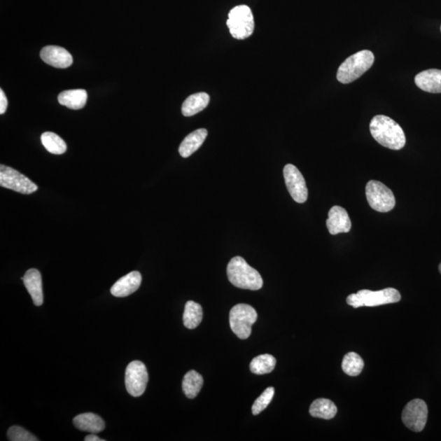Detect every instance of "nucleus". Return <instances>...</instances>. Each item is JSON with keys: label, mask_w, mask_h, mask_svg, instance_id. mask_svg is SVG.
<instances>
[{"label": "nucleus", "mask_w": 441, "mask_h": 441, "mask_svg": "<svg viewBox=\"0 0 441 441\" xmlns=\"http://www.w3.org/2000/svg\"><path fill=\"white\" fill-rule=\"evenodd\" d=\"M370 130L372 137L386 148L399 150L405 146L406 139L403 130L388 116L376 115L372 118Z\"/></svg>", "instance_id": "f257e3e1"}, {"label": "nucleus", "mask_w": 441, "mask_h": 441, "mask_svg": "<svg viewBox=\"0 0 441 441\" xmlns=\"http://www.w3.org/2000/svg\"><path fill=\"white\" fill-rule=\"evenodd\" d=\"M227 276L230 282L239 288L258 290L263 286L261 274L241 257L230 260L227 266Z\"/></svg>", "instance_id": "f03ea898"}, {"label": "nucleus", "mask_w": 441, "mask_h": 441, "mask_svg": "<svg viewBox=\"0 0 441 441\" xmlns=\"http://www.w3.org/2000/svg\"><path fill=\"white\" fill-rule=\"evenodd\" d=\"M374 62V53L370 50H362L353 54L338 68L337 80L342 83L354 82L370 70Z\"/></svg>", "instance_id": "7ed1b4c3"}, {"label": "nucleus", "mask_w": 441, "mask_h": 441, "mask_svg": "<svg viewBox=\"0 0 441 441\" xmlns=\"http://www.w3.org/2000/svg\"><path fill=\"white\" fill-rule=\"evenodd\" d=\"M400 293L397 289L387 288L379 291H371L368 289L350 294L346 298L348 305L354 308L361 307H377L385 304L396 303L400 301Z\"/></svg>", "instance_id": "20e7f679"}, {"label": "nucleus", "mask_w": 441, "mask_h": 441, "mask_svg": "<svg viewBox=\"0 0 441 441\" xmlns=\"http://www.w3.org/2000/svg\"><path fill=\"white\" fill-rule=\"evenodd\" d=\"M232 37L239 41L251 36L254 31V18L247 5H239L230 10L227 22Z\"/></svg>", "instance_id": "39448f33"}, {"label": "nucleus", "mask_w": 441, "mask_h": 441, "mask_svg": "<svg viewBox=\"0 0 441 441\" xmlns=\"http://www.w3.org/2000/svg\"><path fill=\"white\" fill-rule=\"evenodd\" d=\"M257 320L256 310L247 304H238L230 312V328L240 340H247L249 337L252 326Z\"/></svg>", "instance_id": "423d86ee"}, {"label": "nucleus", "mask_w": 441, "mask_h": 441, "mask_svg": "<svg viewBox=\"0 0 441 441\" xmlns=\"http://www.w3.org/2000/svg\"><path fill=\"white\" fill-rule=\"evenodd\" d=\"M365 192L368 203L377 212L387 213L395 208L396 198L393 192L381 181H370L366 185Z\"/></svg>", "instance_id": "0eeeda50"}, {"label": "nucleus", "mask_w": 441, "mask_h": 441, "mask_svg": "<svg viewBox=\"0 0 441 441\" xmlns=\"http://www.w3.org/2000/svg\"><path fill=\"white\" fill-rule=\"evenodd\" d=\"M0 186L24 195H29L38 190V186L26 176L6 165H0Z\"/></svg>", "instance_id": "6e6552de"}, {"label": "nucleus", "mask_w": 441, "mask_h": 441, "mask_svg": "<svg viewBox=\"0 0 441 441\" xmlns=\"http://www.w3.org/2000/svg\"><path fill=\"white\" fill-rule=\"evenodd\" d=\"M148 372L146 367L139 360L130 363L126 368L125 386L127 391L134 397L144 395L148 384Z\"/></svg>", "instance_id": "1a4fd4ad"}, {"label": "nucleus", "mask_w": 441, "mask_h": 441, "mask_svg": "<svg viewBox=\"0 0 441 441\" xmlns=\"http://www.w3.org/2000/svg\"><path fill=\"white\" fill-rule=\"evenodd\" d=\"M428 409L425 401L415 399L406 405L402 413V421L409 429L420 433L428 421Z\"/></svg>", "instance_id": "9d476101"}, {"label": "nucleus", "mask_w": 441, "mask_h": 441, "mask_svg": "<svg viewBox=\"0 0 441 441\" xmlns=\"http://www.w3.org/2000/svg\"><path fill=\"white\" fill-rule=\"evenodd\" d=\"M284 178L291 197L297 203H305L308 198L306 181L296 166L288 164L284 166Z\"/></svg>", "instance_id": "9b49d317"}, {"label": "nucleus", "mask_w": 441, "mask_h": 441, "mask_svg": "<svg viewBox=\"0 0 441 441\" xmlns=\"http://www.w3.org/2000/svg\"><path fill=\"white\" fill-rule=\"evenodd\" d=\"M328 232L332 235L349 232L351 229V220L346 210L340 206H333L328 212L326 220Z\"/></svg>", "instance_id": "f8f14e48"}, {"label": "nucleus", "mask_w": 441, "mask_h": 441, "mask_svg": "<svg viewBox=\"0 0 441 441\" xmlns=\"http://www.w3.org/2000/svg\"><path fill=\"white\" fill-rule=\"evenodd\" d=\"M42 60L53 67L65 69L71 66L73 57L66 49L58 46L44 47L41 52Z\"/></svg>", "instance_id": "ddd939ff"}, {"label": "nucleus", "mask_w": 441, "mask_h": 441, "mask_svg": "<svg viewBox=\"0 0 441 441\" xmlns=\"http://www.w3.org/2000/svg\"><path fill=\"white\" fill-rule=\"evenodd\" d=\"M141 284V274L139 272H132L122 276L111 288L113 296L125 298L131 295L139 288Z\"/></svg>", "instance_id": "4468645a"}, {"label": "nucleus", "mask_w": 441, "mask_h": 441, "mask_svg": "<svg viewBox=\"0 0 441 441\" xmlns=\"http://www.w3.org/2000/svg\"><path fill=\"white\" fill-rule=\"evenodd\" d=\"M34 305L41 307L43 303L42 276L37 269H29L22 277Z\"/></svg>", "instance_id": "2eb2a0df"}, {"label": "nucleus", "mask_w": 441, "mask_h": 441, "mask_svg": "<svg viewBox=\"0 0 441 441\" xmlns=\"http://www.w3.org/2000/svg\"><path fill=\"white\" fill-rule=\"evenodd\" d=\"M416 85L420 90L430 93H441V70L430 69L415 76Z\"/></svg>", "instance_id": "dca6fc26"}, {"label": "nucleus", "mask_w": 441, "mask_h": 441, "mask_svg": "<svg viewBox=\"0 0 441 441\" xmlns=\"http://www.w3.org/2000/svg\"><path fill=\"white\" fill-rule=\"evenodd\" d=\"M76 428L85 433H99L105 429V421L98 416L92 413L78 414L73 419Z\"/></svg>", "instance_id": "f3484780"}, {"label": "nucleus", "mask_w": 441, "mask_h": 441, "mask_svg": "<svg viewBox=\"0 0 441 441\" xmlns=\"http://www.w3.org/2000/svg\"><path fill=\"white\" fill-rule=\"evenodd\" d=\"M207 136L208 131L205 129L195 130L186 136L179 146L178 150L181 156L183 158H188L194 154L203 145Z\"/></svg>", "instance_id": "a211bd4d"}, {"label": "nucleus", "mask_w": 441, "mask_h": 441, "mask_svg": "<svg viewBox=\"0 0 441 441\" xmlns=\"http://www.w3.org/2000/svg\"><path fill=\"white\" fill-rule=\"evenodd\" d=\"M209 101L210 97L207 93H195L186 98L181 107V112L184 116H193L204 110L208 106Z\"/></svg>", "instance_id": "6ab92c4d"}, {"label": "nucleus", "mask_w": 441, "mask_h": 441, "mask_svg": "<svg viewBox=\"0 0 441 441\" xmlns=\"http://www.w3.org/2000/svg\"><path fill=\"white\" fill-rule=\"evenodd\" d=\"M58 102L72 110H80L85 107L88 100V93L85 90L64 91L58 95Z\"/></svg>", "instance_id": "aec40b11"}, {"label": "nucleus", "mask_w": 441, "mask_h": 441, "mask_svg": "<svg viewBox=\"0 0 441 441\" xmlns=\"http://www.w3.org/2000/svg\"><path fill=\"white\" fill-rule=\"evenodd\" d=\"M309 412L315 418L328 420L335 418L337 409L330 400L321 398L313 402Z\"/></svg>", "instance_id": "412c9836"}, {"label": "nucleus", "mask_w": 441, "mask_h": 441, "mask_svg": "<svg viewBox=\"0 0 441 441\" xmlns=\"http://www.w3.org/2000/svg\"><path fill=\"white\" fill-rule=\"evenodd\" d=\"M204 384L203 377L195 370L186 372L183 380V390L186 397L194 399L198 396Z\"/></svg>", "instance_id": "4be33fe9"}, {"label": "nucleus", "mask_w": 441, "mask_h": 441, "mask_svg": "<svg viewBox=\"0 0 441 441\" xmlns=\"http://www.w3.org/2000/svg\"><path fill=\"white\" fill-rule=\"evenodd\" d=\"M203 318L202 307L199 303L188 301L186 303L183 314V323L189 330H194L200 326Z\"/></svg>", "instance_id": "5701e85b"}, {"label": "nucleus", "mask_w": 441, "mask_h": 441, "mask_svg": "<svg viewBox=\"0 0 441 441\" xmlns=\"http://www.w3.org/2000/svg\"><path fill=\"white\" fill-rule=\"evenodd\" d=\"M276 365V360L272 355L264 354L255 357L250 363V370L255 374L262 375L272 372Z\"/></svg>", "instance_id": "b1692460"}, {"label": "nucleus", "mask_w": 441, "mask_h": 441, "mask_svg": "<svg viewBox=\"0 0 441 441\" xmlns=\"http://www.w3.org/2000/svg\"><path fill=\"white\" fill-rule=\"evenodd\" d=\"M41 141L46 149L53 155H62L67 150L66 142L52 132H43L41 135Z\"/></svg>", "instance_id": "393cba45"}, {"label": "nucleus", "mask_w": 441, "mask_h": 441, "mask_svg": "<svg viewBox=\"0 0 441 441\" xmlns=\"http://www.w3.org/2000/svg\"><path fill=\"white\" fill-rule=\"evenodd\" d=\"M365 363L360 356L356 352H349L343 357L342 368L347 375L356 377L360 374Z\"/></svg>", "instance_id": "a878e982"}, {"label": "nucleus", "mask_w": 441, "mask_h": 441, "mask_svg": "<svg viewBox=\"0 0 441 441\" xmlns=\"http://www.w3.org/2000/svg\"><path fill=\"white\" fill-rule=\"evenodd\" d=\"M274 394V387L270 386L263 391V393L255 400L252 406V412L253 415H258L267 408L271 403Z\"/></svg>", "instance_id": "bb28decb"}, {"label": "nucleus", "mask_w": 441, "mask_h": 441, "mask_svg": "<svg viewBox=\"0 0 441 441\" xmlns=\"http://www.w3.org/2000/svg\"><path fill=\"white\" fill-rule=\"evenodd\" d=\"M8 438L11 441H38V439L28 430L18 426H13L8 430Z\"/></svg>", "instance_id": "cd10ccee"}, {"label": "nucleus", "mask_w": 441, "mask_h": 441, "mask_svg": "<svg viewBox=\"0 0 441 441\" xmlns=\"http://www.w3.org/2000/svg\"><path fill=\"white\" fill-rule=\"evenodd\" d=\"M8 107V99L3 90H0V114H4Z\"/></svg>", "instance_id": "c85d7f7f"}, {"label": "nucleus", "mask_w": 441, "mask_h": 441, "mask_svg": "<svg viewBox=\"0 0 441 441\" xmlns=\"http://www.w3.org/2000/svg\"><path fill=\"white\" fill-rule=\"evenodd\" d=\"M85 441H104L105 440H102L99 438H98L97 435H96L95 434L91 433L90 435H88L86 436Z\"/></svg>", "instance_id": "c756f323"}, {"label": "nucleus", "mask_w": 441, "mask_h": 441, "mask_svg": "<svg viewBox=\"0 0 441 441\" xmlns=\"http://www.w3.org/2000/svg\"><path fill=\"white\" fill-rule=\"evenodd\" d=\"M439 271H440V272L441 274V263L440 264V266H439Z\"/></svg>", "instance_id": "7c9ffc66"}, {"label": "nucleus", "mask_w": 441, "mask_h": 441, "mask_svg": "<svg viewBox=\"0 0 441 441\" xmlns=\"http://www.w3.org/2000/svg\"><path fill=\"white\" fill-rule=\"evenodd\" d=\"M440 31H441V27H440Z\"/></svg>", "instance_id": "2f4dec72"}]
</instances>
